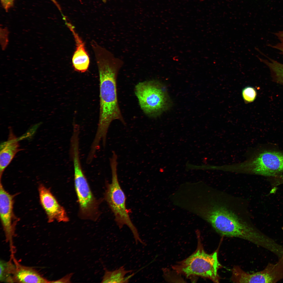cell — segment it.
Returning <instances> with one entry per match:
<instances>
[{
	"instance_id": "cell-1",
	"label": "cell",
	"mask_w": 283,
	"mask_h": 283,
	"mask_svg": "<svg viewBox=\"0 0 283 283\" xmlns=\"http://www.w3.org/2000/svg\"><path fill=\"white\" fill-rule=\"evenodd\" d=\"M95 59L100 81V110L98 127L94 140L105 143L108 129L111 122L117 119L124 125L126 123L118 104L116 80L123 61L112 53L102 52L97 54Z\"/></svg>"
},
{
	"instance_id": "cell-2",
	"label": "cell",
	"mask_w": 283,
	"mask_h": 283,
	"mask_svg": "<svg viewBox=\"0 0 283 283\" xmlns=\"http://www.w3.org/2000/svg\"><path fill=\"white\" fill-rule=\"evenodd\" d=\"M200 207L198 215L211 225L222 236L245 240L253 243L257 241L259 230L240 218L226 206L210 200Z\"/></svg>"
},
{
	"instance_id": "cell-3",
	"label": "cell",
	"mask_w": 283,
	"mask_h": 283,
	"mask_svg": "<svg viewBox=\"0 0 283 283\" xmlns=\"http://www.w3.org/2000/svg\"><path fill=\"white\" fill-rule=\"evenodd\" d=\"M245 155V160L235 164L239 173L275 177L283 172L282 150L255 148L249 149Z\"/></svg>"
},
{
	"instance_id": "cell-4",
	"label": "cell",
	"mask_w": 283,
	"mask_h": 283,
	"mask_svg": "<svg viewBox=\"0 0 283 283\" xmlns=\"http://www.w3.org/2000/svg\"><path fill=\"white\" fill-rule=\"evenodd\" d=\"M117 156L115 152L112 153L110 159L111 171L112 181L107 185L105 198L113 213L115 222L120 229L126 225L130 229L136 244L143 241L140 238L137 229L132 222L129 215V210L126 206V197L118 180L117 173Z\"/></svg>"
},
{
	"instance_id": "cell-5",
	"label": "cell",
	"mask_w": 283,
	"mask_h": 283,
	"mask_svg": "<svg viewBox=\"0 0 283 283\" xmlns=\"http://www.w3.org/2000/svg\"><path fill=\"white\" fill-rule=\"evenodd\" d=\"M135 93L140 107L149 117H157L170 107L171 102L165 87L157 80L145 81L135 86Z\"/></svg>"
},
{
	"instance_id": "cell-6",
	"label": "cell",
	"mask_w": 283,
	"mask_h": 283,
	"mask_svg": "<svg viewBox=\"0 0 283 283\" xmlns=\"http://www.w3.org/2000/svg\"><path fill=\"white\" fill-rule=\"evenodd\" d=\"M221 267L216 251L209 254L199 248L178 266L179 270L187 276L195 275L208 278L215 283L219 282L218 271Z\"/></svg>"
},
{
	"instance_id": "cell-7",
	"label": "cell",
	"mask_w": 283,
	"mask_h": 283,
	"mask_svg": "<svg viewBox=\"0 0 283 283\" xmlns=\"http://www.w3.org/2000/svg\"><path fill=\"white\" fill-rule=\"evenodd\" d=\"M71 157L73 165L75 187L80 213L84 218L93 219L97 214V202L92 193L83 171L79 154L74 153Z\"/></svg>"
},
{
	"instance_id": "cell-8",
	"label": "cell",
	"mask_w": 283,
	"mask_h": 283,
	"mask_svg": "<svg viewBox=\"0 0 283 283\" xmlns=\"http://www.w3.org/2000/svg\"><path fill=\"white\" fill-rule=\"evenodd\" d=\"M238 277L241 283H276L283 279V255L276 263H269L260 271L249 274L242 270Z\"/></svg>"
},
{
	"instance_id": "cell-9",
	"label": "cell",
	"mask_w": 283,
	"mask_h": 283,
	"mask_svg": "<svg viewBox=\"0 0 283 283\" xmlns=\"http://www.w3.org/2000/svg\"><path fill=\"white\" fill-rule=\"evenodd\" d=\"M38 189L40 201L46 214L48 222L55 221H68L69 219L65 210L58 203L50 189L40 184Z\"/></svg>"
},
{
	"instance_id": "cell-10",
	"label": "cell",
	"mask_w": 283,
	"mask_h": 283,
	"mask_svg": "<svg viewBox=\"0 0 283 283\" xmlns=\"http://www.w3.org/2000/svg\"><path fill=\"white\" fill-rule=\"evenodd\" d=\"M14 197L6 191L0 182V216L7 239L11 243L18 220L13 210Z\"/></svg>"
},
{
	"instance_id": "cell-11",
	"label": "cell",
	"mask_w": 283,
	"mask_h": 283,
	"mask_svg": "<svg viewBox=\"0 0 283 283\" xmlns=\"http://www.w3.org/2000/svg\"><path fill=\"white\" fill-rule=\"evenodd\" d=\"M9 133L7 140L2 143L0 148V178L5 168L11 162L14 156L21 150L19 140L13 132L12 128H9Z\"/></svg>"
},
{
	"instance_id": "cell-12",
	"label": "cell",
	"mask_w": 283,
	"mask_h": 283,
	"mask_svg": "<svg viewBox=\"0 0 283 283\" xmlns=\"http://www.w3.org/2000/svg\"><path fill=\"white\" fill-rule=\"evenodd\" d=\"M67 25L72 33L75 42V50L72 58L73 67L77 72H85L88 69L90 61L85 44L73 26L69 23H67Z\"/></svg>"
},
{
	"instance_id": "cell-13",
	"label": "cell",
	"mask_w": 283,
	"mask_h": 283,
	"mask_svg": "<svg viewBox=\"0 0 283 283\" xmlns=\"http://www.w3.org/2000/svg\"><path fill=\"white\" fill-rule=\"evenodd\" d=\"M15 269L13 278L14 282L20 283H48L47 280L33 269L15 263Z\"/></svg>"
},
{
	"instance_id": "cell-14",
	"label": "cell",
	"mask_w": 283,
	"mask_h": 283,
	"mask_svg": "<svg viewBox=\"0 0 283 283\" xmlns=\"http://www.w3.org/2000/svg\"><path fill=\"white\" fill-rule=\"evenodd\" d=\"M132 271V270H126L123 266L113 271L105 270L101 282L127 283L132 275L126 277L125 275Z\"/></svg>"
},
{
	"instance_id": "cell-15",
	"label": "cell",
	"mask_w": 283,
	"mask_h": 283,
	"mask_svg": "<svg viewBox=\"0 0 283 283\" xmlns=\"http://www.w3.org/2000/svg\"><path fill=\"white\" fill-rule=\"evenodd\" d=\"M266 58H258L268 68L273 80L283 85V64L269 57Z\"/></svg>"
},
{
	"instance_id": "cell-16",
	"label": "cell",
	"mask_w": 283,
	"mask_h": 283,
	"mask_svg": "<svg viewBox=\"0 0 283 283\" xmlns=\"http://www.w3.org/2000/svg\"><path fill=\"white\" fill-rule=\"evenodd\" d=\"M0 280L2 282H14L13 276L15 265L10 262L1 260Z\"/></svg>"
},
{
	"instance_id": "cell-17",
	"label": "cell",
	"mask_w": 283,
	"mask_h": 283,
	"mask_svg": "<svg viewBox=\"0 0 283 283\" xmlns=\"http://www.w3.org/2000/svg\"><path fill=\"white\" fill-rule=\"evenodd\" d=\"M242 95L244 100L248 103L253 101L255 99L257 93L255 89L251 86L246 87L243 89Z\"/></svg>"
},
{
	"instance_id": "cell-18",
	"label": "cell",
	"mask_w": 283,
	"mask_h": 283,
	"mask_svg": "<svg viewBox=\"0 0 283 283\" xmlns=\"http://www.w3.org/2000/svg\"><path fill=\"white\" fill-rule=\"evenodd\" d=\"M279 42L274 45L269 44L268 46L279 51L283 55V30L274 33Z\"/></svg>"
},
{
	"instance_id": "cell-19",
	"label": "cell",
	"mask_w": 283,
	"mask_h": 283,
	"mask_svg": "<svg viewBox=\"0 0 283 283\" xmlns=\"http://www.w3.org/2000/svg\"><path fill=\"white\" fill-rule=\"evenodd\" d=\"M8 32L6 29H1V43L3 50L6 48L8 42Z\"/></svg>"
},
{
	"instance_id": "cell-20",
	"label": "cell",
	"mask_w": 283,
	"mask_h": 283,
	"mask_svg": "<svg viewBox=\"0 0 283 283\" xmlns=\"http://www.w3.org/2000/svg\"><path fill=\"white\" fill-rule=\"evenodd\" d=\"M73 274V273L68 274L60 279L58 280L50 281V282L53 283H70V279Z\"/></svg>"
},
{
	"instance_id": "cell-21",
	"label": "cell",
	"mask_w": 283,
	"mask_h": 283,
	"mask_svg": "<svg viewBox=\"0 0 283 283\" xmlns=\"http://www.w3.org/2000/svg\"><path fill=\"white\" fill-rule=\"evenodd\" d=\"M15 0H1L2 5L6 11L12 7Z\"/></svg>"
},
{
	"instance_id": "cell-22",
	"label": "cell",
	"mask_w": 283,
	"mask_h": 283,
	"mask_svg": "<svg viewBox=\"0 0 283 283\" xmlns=\"http://www.w3.org/2000/svg\"><path fill=\"white\" fill-rule=\"evenodd\" d=\"M104 2H106L107 0H102Z\"/></svg>"
},
{
	"instance_id": "cell-23",
	"label": "cell",
	"mask_w": 283,
	"mask_h": 283,
	"mask_svg": "<svg viewBox=\"0 0 283 283\" xmlns=\"http://www.w3.org/2000/svg\"><path fill=\"white\" fill-rule=\"evenodd\" d=\"M235 266H234V267H235ZM234 267H233V268L232 269H233V268H234ZM231 281H232V280H231Z\"/></svg>"
}]
</instances>
